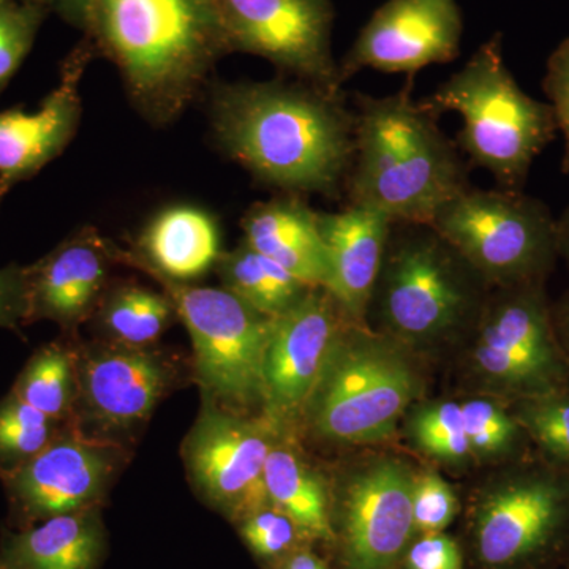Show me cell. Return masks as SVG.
Returning a JSON list of instances; mask_svg holds the SVG:
<instances>
[{
	"mask_svg": "<svg viewBox=\"0 0 569 569\" xmlns=\"http://www.w3.org/2000/svg\"><path fill=\"white\" fill-rule=\"evenodd\" d=\"M212 129L258 181L287 193L337 198L355 159V111L343 93L298 81L220 86Z\"/></svg>",
	"mask_w": 569,
	"mask_h": 569,
	"instance_id": "1",
	"label": "cell"
},
{
	"mask_svg": "<svg viewBox=\"0 0 569 569\" xmlns=\"http://www.w3.org/2000/svg\"><path fill=\"white\" fill-rule=\"evenodd\" d=\"M84 33L156 123L181 114L216 62L230 54L212 0H97Z\"/></svg>",
	"mask_w": 569,
	"mask_h": 569,
	"instance_id": "2",
	"label": "cell"
},
{
	"mask_svg": "<svg viewBox=\"0 0 569 569\" xmlns=\"http://www.w3.org/2000/svg\"><path fill=\"white\" fill-rule=\"evenodd\" d=\"M413 77L389 96H356L355 159L348 204L383 212L395 223L432 222L470 183V163L438 119L411 97Z\"/></svg>",
	"mask_w": 569,
	"mask_h": 569,
	"instance_id": "3",
	"label": "cell"
},
{
	"mask_svg": "<svg viewBox=\"0 0 569 569\" xmlns=\"http://www.w3.org/2000/svg\"><path fill=\"white\" fill-rule=\"evenodd\" d=\"M419 103L437 119L458 112L459 151L470 167L492 174L501 189L522 190L535 160L559 132L550 104L530 97L512 77L501 33Z\"/></svg>",
	"mask_w": 569,
	"mask_h": 569,
	"instance_id": "4",
	"label": "cell"
},
{
	"mask_svg": "<svg viewBox=\"0 0 569 569\" xmlns=\"http://www.w3.org/2000/svg\"><path fill=\"white\" fill-rule=\"evenodd\" d=\"M417 395L418 376L403 343L347 321L305 413L318 436L340 443H369L395 432Z\"/></svg>",
	"mask_w": 569,
	"mask_h": 569,
	"instance_id": "5",
	"label": "cell"
},
{
	"mask_svg": "<svg viewBox=\"0 0 569 569\" xmlns=\"http://www.w3.org/2000/svg\"><path fill=\"white\" fill-rule=\"evenodd\" d=\"M482 283L430 224L395 223L373 299L389 335L432 342L481 316Z\"/></svg>",
	"mask_w": 569,
	"mask_h": 569,
	"instance_id": "6",
	"label": "cell"
},
{
	"mask_svg": "<svg viewBox=\"0 0 569 569\" xmlns=\"http://www.w3.org/2000/svg\"><path fill=\"white\" fill-rule=\"evenodd\" d=\"M488 284L541 282L559 253L548 204L522 190L468 187L429 223Z\"/></svg>",
	"mask_w": 569,
	"mask_h": 569,
	"instance_id": "7",
	"label": "cell"
},
{
	"mask_svg": "<svg viewBox=\"0 0 569 569\" xmlns=\"http://www.w3.org/2000/svg\"><path fill=\"white\" fill-rule=\"evenodd\" d=\"M156 280L192 337L194 377L203 399L238 413L264 403V358L276 318L223 287Z\"/></svg>",
	"mask_w": 569,
	"mask_h": 569,
	"instance_id": "8",
	"label": "cell"
},
{
	"mask_svg": "<svg viewBox=\"0 0 569 569\" xmlns=\"http://www.w3.org/2000/svg\"><path fill=\"white\" fill-rule=\"evenodd\" d=\"M230 52L260 56L296 80L342 92L331 0H212Z\"/></svg>",
	"mask_w": 569,
	"mask_h": 569,
	"instance_id": "9",
	"label": "cell"
},
{
	"mask_svg": "<svg viewBox=\"0 0 569 569\" xmlns=\"http://www.w3.org/2000/svg\"><path fill=\"white\" fill-rule=\"evenodd\" d=\"M277 422L203 399L200 417L187 433L182 459L198 496L231 520L269 503L264 467L277 443Z\"/></svg>",
	"mask_w": 569,
	"mask_h": 569,
	"instance_id": "10",
	"label": "cell"
},
{
	"mask_svg": "<svg viewBox=\"0 0 569 569\" xmlns=\"http://www.w3.org/2000/svg\"><path fill=\"white\" fill-rule=\"evenodd\" d=\"M500 290L478 321L473 362L479 376L522 399L557 391L563 365L542 283Z\"/></svg>",
	"mask_w": 569,
	"mask_h": 569,
	"instance_id": "11",
	"label": "cell"
},
{
	"mask_svg": "<svg viewBox=\"0 0 569 569\" xmlns=\"http://www.w3.org/2000/svg\"><path fill=\"white\" fill-rule=\"evenodd\" d=\"M123 449L82 433L73 421L24 466L2 475L10 529H26L56 516L100 508Z\"/></svg>",
	"mask_w": 569,
	"mask_h": 569,
	"instance_id": "12",
	"label": "cell"
},
{
	"mask_svg": "<svg viewBox=\"0 0 569 569\" xmlns=\"http://www.w3.org/2000/svg\"><path fill=\"white\" fill-rule=\"evenodd\" d=\"M174 378V366L152 347H78L73 422L88 437L118 443L151 418Z\"/></svg>",
	"mask_w": 569,
	"mask_h": 569,
	"instance_id": "13",
	"label": "cell"
},
{
	"mask_svg": "<svg viewBox=\"0 0 569 569\" xmlns=\"http://www.w3.org/2000/svg\"><path fill=\"white\" fill-rule=\"evenodd\" d=\"M462 32L458 0H388L339 62L340 81L366 69L415 77L433 63L455 61Z\"/></svg>",
	"mask_w": 569,
	"mask_h": 569,
	"instance_id": "14",
	"label": "cell"
},
{
	"mask_svg": "<svg viewBox=\"0 0 569 569\" xmlns=\"http://www.w3.org/2000/svg\"><path fill=\"white\" fill-rule=\"evenodd\" d=\"M347 318L325 288L277 317L264 358V406L274 422L305 411Z\"/></svg>",
	"mask_w": 569,
	"mask_h": 569,
	"instance_id": "15",
	"label": "cell"
},
{
	"mask_svg": "<svg viewBox=\"0 0 569 569\" xmlns=\"http://www.w3.org/2000/svg\"><path fill=\"white\" fill-rule=\"evenodd\" d=\"M415 477L399 460L385 459L359 471L347 488L348 569H391L415 530Z\"/></svg>",
	"mask_w": 569,
	"mask_h": 569,
	"instance_id": "16",
	"label": "cell"
},
{
	"mask_svg": "<svg viewBox=\"0 0 569 569\" xmlns=\"http://www.w3.org/2000/svg\"><path fill=\"white\" fill-rule=\"evenodd\" d=\"M93 56L86 40L74 48L63 62L61 81L39 110L0 111V203L14 186L58 159L73 140L81 121L80 82Z\"/></svg>",
	"mask_w": 569,
	"mask_h": 569,
	"instance_id": "17",
	"label": "cell"
},
{
	"mask_svg": "<svg viewBox=\"0 0 569 569\" xmlns=\"http://www.w3.org/2000/svg\"><path fill=\"white\" fill-rule=\"evenodd\" d=\"M122 250L84 227L29 264V325L48 320L73 331L99 309Z\"/></svg>",
	"mask_w": 569,
	"mask_h": 569,
	"instance_id": "18",
	"label": "cell"
},
{
	"mask_svg": "<svg viewBox=\"0 0 569 569\" xmlns=\"http://www.w3.org/2000/svg\"><path fill=\"white\" fill-rule=\"evenodd\" d=\"M567 503L563 482L546 475L512 479L493 490L479 512V557L490 567L526 559L552 537Z\"/></svg>",
	"mask_w": 569,
	"mask_h": 569,
	"instance_id": "19",
	"label": "cell"
},
{
	"mask_svg": "<svg viewBox=\"0 0 569 569\" xmlns=\"http://www.w3.org/2000/svg\"><path fill=\"white\" fill-rule=\"evenodd\" d=\"M318 220L331 264L326 291L350 323L362 325L395 222L383 212L356 204H347L339 212L318 213Z\"/></svg>",
	"mask_w": 569,
	"mask_h": 569,
	"instance_id": "20",
	"label": "cell"
},
{
	"mask_svg": "<svg viewBox=\"0 0 569 569\" xmlns=\"http://www.w3.org/2000/svg\"><path fill=\"white\" fill-rule=\"evenodd\" d=\"M220 250L219 224L194 206H171L142 230L137 247L122 250L121 263L141 269L153 279L187 283L216 266Z\"/></svg>",
	"mask_w": 569,
	"mask_h": 569,
	"instance_id": "21",
	"label": "cell"
},
{
	"mask_svg": "<svg viewBox=\"0 0 569 569\" xmlns=\"http://www.w3.org/2000/svg\"><path fill=\"white\" fill-rule=\"evenodd\" d=\"M318 213L293 193L253 204L242 219L244 241L296 279L326 290L331 264Z\"/></svg>",
	"mask_w": 569,
	"mask_h": 569,
	"instance_id": "22",
	"label": "cell"
},
{
	"mask_svg": "<svg viewBox=\"0 0 569 569\" xmlns=\"http://www.w3.org/2000/svg\"><path fill=\"white\" fill-rule=\"evenodd\" d=\"M107 548L100 508L84 509L3 530L0 569H99Z\"/></svg>",
	"mask_w": 569,
	"mask_h": 569,
	"instance_id": "23",
	"label": "cell"
},
{
	"mask_svg": "<svg viewBox=\"0 0 569 569\" xmlns=\"http://www.w3.org/2000/svg\"><path fill=\"white\" fill-rule=\"evenodd\" d=\"M213 268L223 288L269 318L283 316L312 290L246 241L222 252Z\"/></svg>",
	"mask_w": 569,
	"mask_h": 569,
	"instance_id": "24",
	"label": "cell"
},
{
	"mask_svg": "<svg viewBox=\"0 0 569 569\" xmlns=\"http://www.w3.org/2000/svg\"><path fill=\"white\" fill-rule=\"evenodd\" d=\"M264 488L269 503L290 516L302 533L332 538L323 482L293 449L279 441L266 460Z\"/></svg>",
	"mask_w": 569,
	"mask_h": 569,
	"instance_id": "25",
	"label": "cell"
},
{
	"mask_svg": "<svg viewBox=\"0 0 569 569\" xmlns=\"http://www.w3.org/2000/svg\"><path fill=\"white\" fill-rule=\"evenodd\" d=\"M11 392L56 421L71 422L78 399V347L54 340L26 362Z\"/></svg>",
	"mask_w": 569,
	"mask_h": 569,
	"instance_id": "26",
	"label": "cell"
},
{
	"mask_svg": "<svg viewBox=\"0 0 569 569\" xmlns=\"http://www.w3.org/2000/svg\"><path fill=\"white\" fill-rule=\"evenodd\" d=\"M96 313L108 342L130 347H152L178 317L170 296L137 283L103 296Z\"/></svg>",
	"mask_w": 569,
	"mask_h": 569,
	"instance_id": "27",
	"label": "cell"
},
{
	"mask_svg": "<svg viewBox=\"0 0 569 569\" xmlns=\"http://www.w3.org/2000/svg\"><path fill=\"white\" fill-rule=\"evenodd\" d=\"M69 422L41 413L14 392L0 399V477L17 470L51 443Z\"/></svg>",
	"mask_w": 569,
	"mask_h": 569,
	"instance_id": "28",
	"label": "cell"
},
{
	"mask_svg": "<svg viewBox=\"0 0 569 569\" xmlns=\"http://www.w3.org/2000/svg\"><path fill=\"white\" fill-rule=\"evenodd\" d=\"M410 430L417 447L441 462L460 463L471 455L458 402L419 408L411 418Z\"/></svg>",
	"mask_w": 569,
	"mask_h": 569,
	"instance_id": "29",
	"label": "cell"
},
{
	"mask_svg": "<svg viewBox=\"0 0 569 569\" xmlns=\"http://www.w3.org/2000/svg\"><path fill=\"white\" fill-rule=\"evenodd\" d=\"M47 14L29 0H0V92L31 52Z\"/></svg>",
	"mask_w": 569,
	"mask_h": 569,
	"instance_id": "30",
	"label": "cell"
},
{
	"mask_svg": "<svg viewBox=\"0 0 569 569\" xmlns=\"http://www.w3.org/2000/svg\"><path fill=\"white\" fill-rule=\"evenodd\" d=\"M516 421L529 430L530 436L549 456L569 462V396L553 391L526 397L520 403Z\"/></svg>",
	"mask_w": 569,
	"mask_h": 569,
	"instance_id": "31",
	"label": "cell"
},
{
	"mask_svg": "<svg viewBox=\"0 0 569 569\" xmlns=\"http://www.w3.org/2000/svg\"><path fill=\"white\" fill-rule=\"evenodd\" d=\"M460 408L471 455L497 458L511 451L520 426L503 408L488 399L467 400Z\"/></svg>",
	"mask_w": 569,
	"mask_h": 569,
	"instance_id": "32",
	"label": "cell"
},
{
	"mask_svg": "<svg viewBox=\"0 0 569 569\" xmlns=\"http://www.w3.org/2000/svg\"><path fill=\"white\" fill-rule=\"evenodd\" d=\"M238 522L246 545L263 559H277L290 552L302 533L295 520L272 503L253 509Z\"/></svg>",
	"mask_w": 569,
	"mask_h": 569,
	"instance_id": "33",
	"label": "cell"
},
{
	"mask_svg": "<svg viewBox=\"0 0 569 569\" xmlns=\"http://www.w3.org/2000/svg\"><path fill=\"white\" fill-rule=\"evenodd\" d=\"M458 498L455 490L437 473H422L415 477L413 522L415 530L425 533H440L447 529L458 512Z\"/></svg>",
	"mask_w": 569,
	"mask_h": 569,
	"instance_id": "34",
	"label": "cell"
},
{
	"mask_svg": "<svg viewBox=\"0 0 569 569\" xmlns=\"http://www.w3.org/2000/svg\"><path fill=\"white\" fill-rule=\"evenodd\" d=\"M542 91L553 111L557 129L563 134L561 173H569V37L549 56L542 78Z\"/></svg>",
	"mask_w": 569,
	"mask_h": 569,
	"instance_id": "35",
	"label": "cell"
},
{
	"mask_svg": "<svg viewBox=\"0 0 569 569\" xmlns=\"http://www.w3.org/2000/svg\"><path fill=\"white\" fill-rule=\"evenodd\" d=\"M29 325V266L0 269V328L21 331Z\"/></svg>",
	"mask_w": 569,
	"mask_h": 569,
	"instance_id": "36",
	"label": "cell"
},
{
	"mask_svg": "<svg viewBox=\"0 0 569 569\" xmlns=\"http://www.w3.org/2000/svg\"><path fill=\"white\" fill-rule=\"evenodd\" d=\"M408 569H463L459 546L443 533H426L408 550Z\"/></svg>",
	"mask_w": 569,
	"mask_h": 569,
	"instance_id": "37",
	"label": "cell"
},
{
	"mask_svg": "<svg viewBox=\"0 0 569 569\" xmlns=\"http://www.w3.org/2000/svg\"><path fill=\"white\" fill-rule=\"evenodd\" d=\"M29 2L36 3L48 13L59 14L63 21L86 32L97 0H29Z\"/></svg>",
	"mask_w": 569,
	"mask_h": 569,
	"instance_id": "38",
	"label": "cell"
},
{
	"mask_svg": "<svg viewBox=\"0 0 569 569\" xmlns=\"http://www.w3.org/2000/svg\"><path fill=\"white\" fill-rule=\"evenodd\" d=\"M282 569H326L325 565L317 559L313 553L299 550V552L291 553L284 561Z\"/></svg>",
	"mask_w": 569,
	"mask_h": 569,
	"instance_id": "39",
	"label": "cell"
},
{
	"mask_svg": "<svg viewBox=\"0 0 569 569\" xmlns=\"http://www.w3.org/2000/svg\"><path fill=\"white\" fill-rule=\"evenodd\" d=\"M557 246L559 253L563 254L569 263V204L557 220Z\"/></svg>",
	"mask_w": 569,
	"mask_h": 569,
	"instance_id": "40",
	"label": "cell"
},
{
	"mask_svg": "<svg viewBox=\"0 0 569 569\" xmlns=\"http://www.w3.org/2000/svg\"><path fill=\"white\" fill-rule=\"evenodd\" d=\"M553 325L559 326L561 336H563L565 342L569 348V295L561 302L559 310L552 313Z\"/></svg>",
	"mask_w": 569,
	"mask_h": 569,
	"instance_id": "41",
	"label": "cell"
}]
</instances>
